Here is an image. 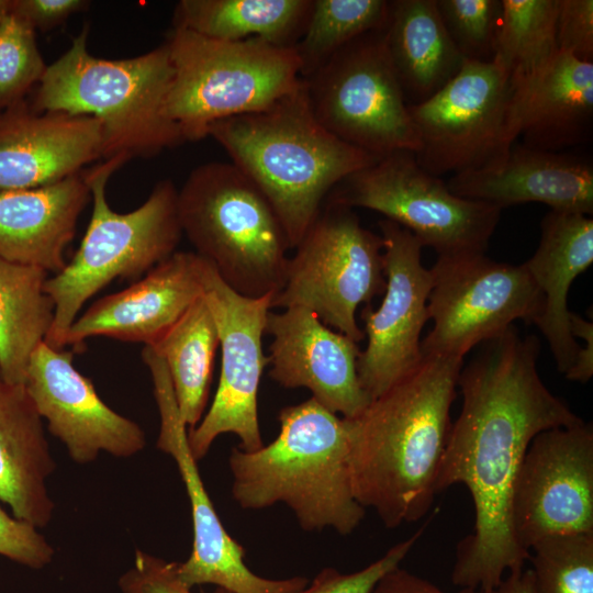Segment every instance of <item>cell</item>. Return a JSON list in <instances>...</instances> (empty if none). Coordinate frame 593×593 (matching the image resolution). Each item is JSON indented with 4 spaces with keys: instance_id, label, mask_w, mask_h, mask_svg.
<instances>
[{
    "instance_id": "f546056e",
    "label": "cell",
    "mask_w": 593,
    "mask_h": 593,
    "mask_svg": "<svg viewBox=\"0 0 593 593\" xmlns=\"http://www.w3.org/2000/svg\"><path fill=\"white\" fill-rule=\"evenodd\" d=\"M219 346L217 327L202 295L149 347L167 367L180 417L190 429L203 417Z\"/></svg>"
},
{
    "instance_id": "4dcf8cb0",
    "label": "cell",
    "mask_w": 593,
    "mask_h": 593,
    "mask_svg": "<svg viewBox=\"0 0 593 593\" xmlns=\"http://www.w3.org/2000/svg\"><path fill=\"white\" fill-rule=\"evenodd\" d=\"M390 1L313 0L304 32L294 45L301 78L316 72L359 36L388 25Z\"/></svg>"
},
{
    "instance_id": "ac0fdd59",
    "label": "cell",
    "mask_w": 593,
    "mask_h": 593,
    "mask_svg": "<svg viewBox=\"0 0 593 593\" xmlns=\"http://www.w3.org/2000/svg\"><path fill=\"white\" fill-rule=\"evenodd\" d=\"M72 360V350L43 342L27 365L24 387L48 430L80 465L96 460L101 451L128 458L143 450L141 426L109 407Z\"/></svg>"
},
{
    "instance_id": "b9f144b4",
    "label": "cell",
    "mask_w": 593,
    "mask_h": 593,
    "mask_svg": "<svg viewBox=\"0 0 593 593\" xmlns=\"http://www.w3.org/2000/svg\"><path fill=\"white\" fill-rule=\"evenodd\" d=\"M371 593H446L428 580L421 578L400 567L384 574ZM459 593H495L462 589Z\"/></svg>"
},
{
    "instance_id": "7c38bea8",
    "label": "cell",
    "mask_w": 593,
    "mask_h": 593,
    "mask_svg": "<svg viewBox=\"0 0 593 593\" xmlns=\"http://www.w3.org/2000/svg\"><path fill=\"white\" fill-rule=\"evenodd\" d=\"M515 85L494 60L466 59L458 74L427 100L409 104L418 165L436 177L501 163L515 143Z\"/></svg>"
},
{
    "instance_id": "ab89813d",
    "label": "cell",
    "mask_w": 593,
    "mask_h": 593,
    "mask_svg": "<svg viewBox=\"0 0 593 593\" xmlns=\"http://www.w3.org/2000/svg\"><path fill=\"white\" fill-rule=\"evenodd\" d=\"M87 0H12L11 12L35 32L51 31L65 23L71 15L86 11Z\"/></svg>"
},
{
    "instance_id": "44dd1931",
    "label": "cell",
    "mask_w": 593,
    "mask_h": 593,
    "mask_svg": "<svg viewBox=\"0 0 593 593\" xmlns=\"http://www.w3.org/2000/svg\"><path fill=\"white\" fill-rule=\"evenodd\" d=\"M102 154V125L92 116L36 112L24 101L0 114V191L58 182Z\"/></svg>"
},
{
    "instance_id": "74e56055",
    "label": "cell",
    "mask_w": 593,
    "mask_h": 593,
    "mask_svg": "<svg viewBox=\"0 0 593 593\" xmlns=\"http://www.w3.org/2000/svg\"><path fill=\"white\" fill-rule=\"evenodd\" d=\"M54 548L32 524L9 516L0 506V555L32 569L51 563Z\"/></svg>"
},
{
    "instance_id": "d590c367",
    "label": "cell",
    "mask_w": 593,
    "mask_h": 593,
    "mask_svg": "<svg viewBox=\"0 0 593 593\" xmlns=\"http://www.w3.org/2000/svg\"><path fill=\"white\" fill-rule=\"evenodd\" d=\"M424 527L391 547L381 558L353 573L334 568L322 569L309 584L295 593H371L380 579L401 562L422 537Z\"/></svg>"
},
{
    "instance_id": "4fadbf2b",
    "label": "cell",
    "mask_w": 593,
    "mask_h": 593,
    "mask_svg": "<svg viewBox=\"0 0 593 593\" xmlns=\"http://www.w3.org/2000/svg\"><path fill=\"white\" fill-rule=\"evenodd\" d=\"M428 296L430 332L423 355L463 359L522 320L535 324L542 295L525 266L495 261L484 253L438 255Z\"/></svg>"
},
{
    "instance_id": "9a60e30c",
    "label": "cell",
    "mask_w": 593,
    "mask_h": 593,
    "mask_svg": "<svg viewBox=\"0 0 593 593\" xmlns=\"http://www.w3.org/2000/svg\"><path fill=\"white\" fill-rule=\"evenodd\" d=\"M160 415L157 448L176 461L191 507L193 542L189 558L177 562V575L189 589L213 584L232 593H295L309 584L304 577L268 579L245 562V549L226 532L202 482L189 444L188 430L177 406L164 360L145 347Z\"/></svg>"
},
{
    "instance_id": "8d00e7d4",
    "label": "cell",
    "mask_w": 593,
    "mask_h": 593,
    "mask_svg": "<svg viewBox=\"0 0 593 593\" xmlns=\"http://www.w3.org/2000/svg\"><path fill=\"white\" fill-rule=\"evenodd\" d=\"M122 593H193L177 575V562L136 550L133 566L118 581ZM208 593H232L216 588Z\"/></svg>"
},
{
    "instance_id": "484cf974",
    "label": "cell",
    "mask_w": 593,
    "mask_h": 593,
    "mask_svg": "<svg viewBox=\"0 0 593 593\" xmlns=\"http://www.w3.org/2000/svg\"><path fill=\"white\" fill-rule=\"evenodd\" d=\"M55 467L43 418L24 384L0 378V501L14 517L36 528L51 522L54 502L46 481Z\"/></svg>"
},
{
    "instance_id": "ee69618b",
    "label": "cell",
    "mask_w": 593,
    "mask_h": 593,
    "mask_svg": "<svg viewBox=\"0 0 593 593\" xmlns=\"http://www.w3.org/2000/svg\"><path fill=\"white\" fill-rule=\"evenodd\" d=\"M12 0H0V22L11 12Z\"/></svg>"
},
{
    "instance_id": "e0dca14e",
    "label": "cell",
    "mask_w": 593,
    "mask_h": 593,
    "mask_svg": "<svg viewBox=\"0 0 593 593\" xmlns=\"http://www.w3.org/2000/svg\"><path fill=\"white\" fill-rule=\"evenodd\" d=\"M387 279L378 309L363 306L367 345L357 359V373L372 399L411 372L423 359L421 334L429 320L427 303L433 278L422 262L419 240L406 228L379 221Z\"/></svg>"
},
{
    "instance_id": "4316f807",
    "label": "cell",
    "mask_w": 593,
    "mask_h": 593,
    "mask_svg": "<svg viewBox=\"0 0 593 593\" xmlns=\"http://www.w3.org/2000/svg\"><path fill=\"white\" fill-rule=\"evenodd\" d=\"M388 52L404 96L419 103L460 70L465 57L448 34L436 0L390 1Z\"/></svg>"
},
{
    "instance_id": "f1b7e54d",
    "label": "cell",
    "mask_w": 593,
    "mask_h": 593,
    "mask_svg": "<svg viewBox=\"0 0 593 593\" xmlns=\"http://www.w3.org/2000/svg\"><path fill=\"white\" fill-rule=\"evenodd\" d=\"M48 272L0 257V377L24 384L31 356L51 331L54 302Z\"/></svg>"
},
{
    "instance_id": "e575fe53",
    "label": "cell",
    "mask_w": 593,
    "mask_h": 593,
    "mask_svg": "<svg viewBox=\"0 0 593 593\" xmlns=\"http://www.w3.org/2000/svg\"><path fill=\"white\" fill-rule=\"evenodd\" d=\"M452 42L466 59L491 61L501 0H436Z\"/></svg>"
},
{
    "instance_id": "d4e9b609",
    "label": "cell",
    "mask_w": 593,
    "mask_h": 593,
    "mask_svg": "<svg viewBox=\"0 0 593 593\" xmlns=\"http://www.w3.org/2000/svg\"><path fill=\"white\" fill-rule=\"evenodd\" d=\"M540 228L539 245L523 265L542 295L535 325L545 336L558 371L564 374L580 348L571 333L567 299L575 278L593 262V220L550 210Z\"/></svg>"
},
{
    "instance_id": "f35d334b",
    "label": "cell",
    "mask_w": 593,
    "mask_h": 593,
    "mask_svg": "<svg viewBox=\"0 0 593 593\" xmlns=\"http://www.w3.org/2000/svg\"><path fill=\"white\" fill-rule=\"evenodd\" d=\"M556 40L559 51L593 63L592 0H558Z\"/></svg>"
},
{
    "instance_id": "cb8c5ba5",
    "label": "cell",
    "mask_w": 593,
    "mask_h": 593,
    "mask_svg": "<svg viewBox=\"0 0 593 593\" xmlns=\"http://www.w3.org/2000/svg\"><path fill=\"white\" fill-rule=\"evenodd\" d=\"M91 199L85 170L58 182L0 191V257L57 273Z\"/></svg>"
},
{
    "instance_id": "8fae6325",
    "label": "cell",
    "mask_w": 593,
    "mask_h": 593,
    "mask_svg": "<svg viewBox=\"0 0 593 593\" xmlns=\"http://www.w3.org/2000/svg\"><path fill=\"white\" fill-rule=\"evenodd\" d=\"M304 80L316 120L340 141L379 158L399 150L417 153L418 136L385 29L354 40Z\"/></svg>"
},
{
    "instance_id": "f6af8a7d",
    "label": "cell",
    "mask_w": 593,
    "mask_h": 593,
    "mask_svg": "<svg viewBox=\"0 0 593 593\" xmlns=\"http://www.w3.org/2000/svg\"><path fill=\"white\" fill-rule=\"evenodd\" d=\"M1 378V377H0Z\"/></svg>"
},
{
    "instance_id": "8992f818",
    "label": "cell",
    "mask_w": 593,
    "mask_h": 593,
    "mask_svg": "<svg viewBox=\"0 0 593 593\" xmlns=\"http://www.w3.org/2000/svg\"><path fill=\"white\" fill-rule=\"evenodd\" d=\"M182 234L221 279L248 298L283 286L291 248L272 205L232 161L195 167L178 190Z\"/></svg>"
},
{
    "instance_id": "277c9868",
    "label": "cell",
    "mask_w": 593,
    "mask_h": 593,
    "mask_svg": "<svg viewBox=\"0 0 593 593\" xmlns=\"http://www.w3.org/2000/svg\"><path fill=\"white\" fill-rule=\"evenodd\" d=\"M280 430L257 450L234 447L232 494L244 510L286 504L302 529L351 534L365 516L353 492L348 418L310 398L279 412Z\"/></svg>"
},
{
    "instance_id": "5bb4252c",
    "label": "cell",
    "mask_w": 593,
    "mask_h": 593,
    "mask_svg": "<svg viewBox=\"0 0 593 593\" xmlns=\"http://www.w3.org/2000/svg\"><path fill=\"white\" fill-rule=\"evenodd\" d=\"M203 296L213 314L221 349L219 387L206 414L188 432L193 458L202 459L222 434H234L238 448L254 451L264 446L257 395L268 357L262 335L272 294L244 296L230 288L211 262L201 257Z\"/></svg>"
},
{
    "instance_id": "1f68e13d",
    "label": "cell",
    "mask_w": 593,
    "mask_h": 593,
    "mask_svg": "<svg viewBox=\"0 0 593 593\" xmlns=\"http://www.w3.org/2000/svg\"><path fill=\"white\" fill-rule=\"evenodd\" d=\"M558 0H501L493 58L514 81L542 67L557 52Z\"/></svg>"
},
{
    "instance_id": "ffe728a7",
    "label": "cell",
    "mask_w": 593,
    "mask_h": 593,
    "mask_svg": "<svg viewBox=\"0 0 593 593\" xmlns=\"http://www.w3.org/2000/svg\"><path fill=\"white\" fill-rule=\"evenodd\" d=\"M202 295L201 257L176 250L126 289L98 299L80 313L66 332L63 348L81 350L96 336L150 347Z\"/></svg>"
},
{
    "instance_id": "836d02e7",
    "label": "cell",
    "mask_w": 593,
    "mask_h": 593,
    "mask_svg": "<svg viewBox=\"0 0 593 593\" xmlns=\"http://www.w3.org/2000/svg\"><path fill=\"white\" fill-rule=\"evenodd\" d=\"M46 68L35 31L10 12L0 22V114L23 102Z\"/></svg>"
},
{
    "instance_id": "2e32d148",
    "label": "cell",
    "mask_w": 593,
    "mask_h": 593,
    "mask_svg": "<svg viewBox=\"0 0 593 593\" xmlns=\"http://www.w3.org/2000/svg\"><path fill=\"white\" fill-rule=\"evenodd\" d=\"M518 546L548 536L593 533V427L584 421L546 429L530 441L512 501Z\"/></svg>"
},
{
    "instance_id": "d6a6232c",
    "label": "cell",
    "mask_w": 593,
    "mask_h": 593,
    "mask_svg": "<svg viewBox=\"0 0 593 593\" xmlns=\"http://www.w3.org/2000/svg\"><path fill=\"white\" fill-rule=\"evenodd\" d=\"M528 560L536 593H593V533L545 537Z\"/></svg>"
},
{
    "instance_id": "5b68a950",
    "label": "cell",
    "mask_w": 593,
    "mask_h": 593,
    "mask_svg": "<svg viewBox=\"0 0 593 593\" xmlns=\"http://www.w3.org/2000/svg\"><path fill=\"white\" fill-rule=\"evenodd\" d=\"M88 25L48 65L30 105L36 112L89 115L103 132L102 160L122 165L184 142L167 116L172 65L166 42L138 56L108 59L88 49Z\"/></svg>"
},
{
    "instance_id": "7bdbcfd3",
    "label": "cell",
    "mask_w": 593,
    "mask_h": 593,
    "mask_svg": "<svg viewBox=\"0 0 593 593\" xmlns=\"http://www.w3.org/2000/svg\"><path fill=\"white\" fill-rule=\"evenodd\" d=\"M495 593H536L530 569L508 572L496 588Z\"/></svg>"
},
{
    "instance_id": "3957f363",
    "label": "cell",
    "mask_w": 593,
    "mask_h": 593,
    "mask_svg": "<svg viewBox=\"0 0 593 593\" xmlns=\"http://www.w3.org/2000/svg\"><path fill=\"white\" fill-rule=\"evenodd\" d=\"M208 136L265 194L295 248L346 177L379 159L325 130L312 112L306 82L268 108L213 123Z\"/></svg>"
},
{
    "instance_id": "9c48e42d",
    "label": "cell",
    "mask_w": 593,
    "mask_h": 593,
    "mask_svg": "<svg viewBox=\"0 0 593 593\" xmlns=\"http://www.w3.org/2000/svg\"><path fill=\"white\" fill-rule=\"evenodd\" d=\"M385 284L381 236L365 228L353 209L328 203L289 257L271 309L306 307L359 343L365 334L357 309L383 294Z\"/></svg>"
},
{
    "instance_id": "7a4b0ae2",
    "label": "cell",
    "mask_w": 593,
    "mask_h": 593,
    "mask_svg": "<svg viewBox=\"0 0 593 593\" xmlns=\"http://www.w3.org/2000/svg\"><path fill=\"white\" fill-rule=\"evenodd\" d=\"M462 366L461 358L423 355L417 367L348 418L354 495L387 528L419 521L434 502Z\"/></svg>"
},
{
    "instance_id": "6da1fadb",
    "label": "cell",
    "mask_w": 593,
    "mask_h": 593,
    "mask_svg": "<svg viewBox=\"0 0 593 593\" xmlns=\"http://www.w3.org/2000/svg\"><path fill=\"white\" fill-rule=\"evenodd\" d=\"M480 345L459 373L462 404L451 423L436 491L463 484L473 502V530L457 545L452 583L491 592L529 557L514 536L512 501L530 441L546 429L583 419L542 381L536 336L521 335L513 325Z\"/></svg>"
},
{
    "instance_id": "60d3db41",
    "label": "cell",
    "mask_w": 593,
    "mask_h": 593,
    "mask_svg": "<svg viewBox=\"0 0 593 593\" xmlns=\"http://www.w3.org/2000/svg\"><path fill=\"white\" fill-rule=\"evenodd\" d=\"M570 328L574 338L584 340L564 377L574 382L586 383L593 376V323L577 313H570Z\"/></svg>"
},
{
    "instance_id": "7402d4cb",
    "label": "cell",
    "mask_w": 593,
    "mask_h": 593,
    "mask_svg": "<svg viewBox=\"0 0 593 593\" xmlns=\"http://www.w3.org/2000/svg\"><path fill=\"white\" fill-rule=\"evenodd\" d=\"M446 184L460 198L501 210L540 202L551 211L593 214L592 161L562 152L513 144L501 163L452 175Z\"/></svg>"
},
{
    "instance_id": "ba28073f",
    "label": "cell",
    "mask_w": 593,
    "mask_h": 593,
    "mask_svg": "<svg viewBox=\"0 0 593 593\" xmlns=\"http://www.w3.org/2000/svg\"><path fill=\"white\" fill-rule=\"evenodd\" d=\"M166 44L172 79L165 111L184 142L206 137L217 121L268 108L302 80L294 47L216 40L181 27L169 31Z\"/></svg>"
},
{
    "instance_id": "d6986e66",
    "label": "cell",
    "mask_w": 593,
    "mask_h": 593,
    "mask_svg": "<svg viewBox=\"0 0 593 593\" xmlns=\"http://www.w3.org/2000/svg\"><path fill=\"white\" fill-rule=\"evenodd\" d=\"M265 333L269 346V376L278 384L306 388L318 403L344 418L360 415L371 398L357 373L358 343L325 325L303 306L269 312Z\"/></svg>"
},
{
    "instance_id": "30bf717a",
    "label": "cell",
    "mask_w": 593,
    "mask_h": 593,
    "mask_svg": "<svg viewBox=\"0 0 593 593\" xmlns=\"http://www.w3.org/2000/svg\"><path fill=\"white\" fill-rule=\"evenodd\" d=\"M328 203L376 211L438 255L484 253L502 211L454 194L409 150L388 154L349 175L329 192Z\"/></svg>"
},
{
    "instance_id": "52a82bcc",
    "label": "cell",
    "mask_w": 593,
    "mask_h": 593,
    "mask_svg": "<svg viewBox=\"0 0 593 593\" xmlns=\"http://www.w3.org/2000/svg\"><path fill=\"white\" fill-rule=\"evenodd\" d=\"M122 166L110 159L85 170L92 199L88 228L72 259L44 286L55 306L45 343L55 349H64L63 338L87 301L115 279H139L170 257L183 235L178 189L170 179L158 181L137 209H111L107 183Z\"/></svg>"
},
{
    "instance_id": "83f0119b",
    "label": "cell",
    "mask_w": 593,
    "mask_h": 593,
    "mask_svg": "<svg viewBox=\"0 0 593 593\" xmlns=\"http://www.w3.org/2000/svg\"><path fill=\"white\" fill-rule=\"evenodd\" d=\"M313 0H180L172 27L223 41L260 38L294 47L302 36Z\"/></svg>"
},
{
    "instance_id": "603a6c76",
    "label": "cell",
    "mask_w": 593,
    "mask_h": 593,
    "mask_svg": "<svg viewBox=\"0 0 593 593\" xmlns=\"http://www.w3.org/2000/svg\"><path fill=\"white\" fill-rule=\"evenodd\" d=\"M514 85L513 124L524 145L561 152L592 138L593 63L558 49Z\"/></svg>"
}]
</instances>
